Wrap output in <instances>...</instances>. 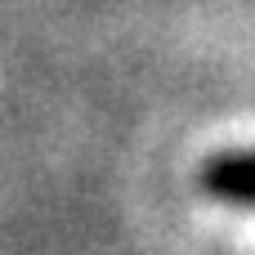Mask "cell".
Segmentation results:
<instances>
[{
	"label": "cell",
	"mask_w": 255,
	"mask_h": 255,
	"mask_svg": "<svg viewBox=\"0 0 255 255\" xmlns=\"http://www.w3.org/2000/svg\"><path fill=\"white\" fill-rule=\"evenodd\" d=\"M202 188L220 202L255 206V152H220L202 166Z\"/></svg>",
	"instance_id": "obj_1"
}]
</instances>
